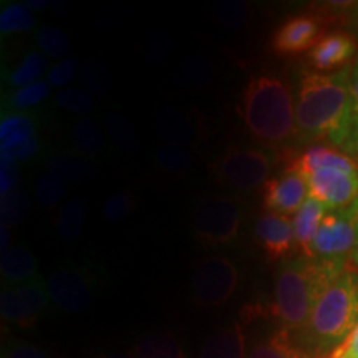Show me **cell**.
Wrapping results in <instances>:
<instances>
[{
    "instance_id": "obj_1",
    "label": "cell",
    "mask_w": 358,
    "mask_h": 358,
    "mask_svg": "<svg viewBox=\"0 0 358 358\" xmlns=\"http://www.w3.org/2000/svg\"><path fill=\"white\" fill-rule=\"evenodd\" d=\"M348 78L350 70L347 69L332 75L308 73L301 80L295 123L303 138H329L335 146L355 150Z\"/></svg>"
},
{
    "instance_id": "obj_2",
    "label": "cell",
    "mask_w": 358,
    "mask_h": 358,
    "mask_svg": "<svg viewBox=\"0 0 358 358\" xmlns=\"http://www.w3.org/2000/svg\"><path fill=\"white\" fill-rule=\"evenodd\" d=\"M348 262L322 259H285L275 277V294L272 313L280 329L290 334H302L310 319L312 308L327 285L345 271Z\"/></svg>"
},
{
    "instance_id": "obj_3",
    "label": "cell",
    "mask_w": 358,
    "mask_h": 358,
    "mask_svg": "<svg viewBox=\"0 0 358 358\" xmlns=\"http://www.w3.org/2000/svg\"><path fill=\"white\" fill-rule=\"evenodd\" d=\"M239 115L249 133L264 145H285L297 131L290 90L272 75H256L249 80L241 95Z\"/></svg>"
},
{
    "instance_id": "obj_4",
    "label": "cell",
    "mask_w": 358,
    "mask_h": 358,
    "mask_svg": "<svg viewBox=\"0 0 358 358\" xmlns=\"http://www.w3.org/2000/svg\"><path fill=\"white\" fill-rule=\"evenodd\" d=\"M358 324V275L348 266L327 285L312 308L303 337L317 352L337 347Z\"/></svg>"
},
{
    "instance_id": "obj_5",
    "label": "cell",
    "mask_w": 358,
    "mask_h": 358,
    "mask_svg": "<svg viewBox=\"0 0 358 358\" xmlns=\"http://www.w3.org/2000/svg\"><path fill=\"white\" fill-rule=\"evenodd\" d=\"M272 164V156L261 148L232 145L214 164V179L226 189L252 192L268 181Z\"/></svg>"
},
{
    "instance_id": "obj_6",
    "label": "cell",
    "mask_w": 358,
    "mask_h": 358,
    "mask_svg": "<svg viewBox=\"0 0 358 358\" xmlns=\"http://www.w3.org/2000/svg\"><path fill=\"white\" fill-rule=\"evenodd\" d=\"M243 204L229 196L204 198L192 213V231L203 248L231 244L239 234Z\"/></svg>"
},
{
    "instance_id": "obj_7",
    "label": "cell",
    "mask_w": 358,
    "mask_h": 358,
    "mask_svg": "<svg viewBox=\"0 0 358 358\" xmlns=\"http://www.w3.org/2000/svg\"><path fill=\"white\" fill-rule=\"evenodd\" d=\"M358 244V201L342 211L327 213L315 239L313 259L348 262Z\"/></svg>"
},
{
    "instance_id": "obj_8",
    "label": "cell",
    "mask_w": 358,
    "mask_h": 358,
    "mask_svg": "<svg viewBox=\"0 0 358 358\" xmlns=\"http://www.w3.org/2000/svg\"><path fill=\"white\" fill-rule=\"evenodd\" d=\"M239 274L236 264L224 256H211L198 262L191 280L192 302L199 307H217L236 292Z\"/></svg>"
},
{
    "instance_id": "obj_9",
    "label": "cell",
    "mask_w": 358,
    "mask_h": 358,
    "mask_svg": "<svg viewBox=\"0 0 358 358\" xmlns=\"http://www.w3.org/2000/svg\"><path fill=\"white\" fill-rule=\"evenodd\" d=\"M50 295L47 282L40 277L17 287H3L0 294V312L7 324L17 325L20 329H30L37 324L45 312Z\"/></svg>"
},
{
    "instance_id": "obj_10",
    "label": "cell",
    "mask_w": 358,
    "mask_h": 358,
    "mask_svg": "<svg viewBox=\"0 0 358 358\" xmlns=\"http://www.w3.org/2000/svg\"><path fill=\"white\" fill-rule=\"evenodd\" d=\"M308 198L317 199L330 211H342L358 201V173L324 169L306 178Z\"/></svg>"
},
{
    "instance_id": "obj_11",
    "label": "cell",
    "mask_w": 358,
    "mask_h": 358,
    "mask_svg": "<svg viewBox=\"0 0 358 358\" xmlns=\"http://www.w3.org/2000/svg\"><path fill=\"white\" fill-rule=\"evenodd\" d=\"M153 129L164 145L189 148L206 138V128L199 115L178 106H161L153 116Z\"/></svg>"
},
{
    "instance_id": "obj_12",
    "label": "cell",
    "mask_w": 358,
    "mask_h": 358,
    "mask_svg": "<svg viewBox=\"0 0 358 358\" xmlns=\"http://www.w3.org/2000/svg\"><path fill=\"white\" fill-rule=\"evenodd\" d=\"M47 289L50 301L66 313H82L92 303V285L88 277L73 266L55 268L48 275Z\"/></svg>"
},
{
    "instance_id": "obj_13",
    "label": "cell",
    "mask_w": 358,
    "mask_h": 358,
    "mask_svg": "<svg viewBox=\"0 0 358 358\" xmlns=\"http://www.w3.org/2000/svg\"><path fill=\"white\" fill-rule=\"evenodd\" d=\"M308 198L307 181L299 173L285 171L262 186V203L267 213L295 214Z\"/></svg>"
},
{
    "instance_id": "obj_14",
    "label": "cell",
    "mask_w": 358,
    "mask_h": 358,
    "mask_svg": "<svg viewBox=\"0 0 358 358\" xmlns=\"http://www.w3.org/2000/svg\"><path fill=\"white\" fill-rule=\"evenodd\" d=\"M322 24L313 15H295L282 24L272 35L271 47L279 55H297L319 42Z\"/></svg>"
},
{
    "instance_id": "obj_15",
    "label": "cell",
    "mask_w": 358,
    "mask_h": 358,
    "mask_svg": "<svg viewBox=\"0 0 358 358\" xmlns=\"http://www.w3.org/2000/svg\"><path fill=\"white\" fill-rule=\"evenodd\" d=\"M256 237L268 261H279L292 252L295 232L292 219L279 213H266L256 222Z\"/></svg>"
},
{
    "instance_id": "obj_16",
    "label": "cell",
    "mask_w": 358,
    "mask_h": 358,
    "mask_svg": "<svg viewBox=\"0 0 358 358\" xmlns=\"http://www.w3.org/2000/svg\"><path fill=\"white\" fill-rule=\"evenodd\" d=\"M289 171L299 173L306 179L312 173L324 171V169H337V171L347 173H358V164L353 161L350 156L337 150V148H330L324 145H315L307 148L301 156H297L290 166Z\"/></svg>"
},
{
    "instance_id": "obj_17",
    "label": "cell",
    "mask_w": 358,
    "mask_h": 358,
    "mask_svg": "<svg viewBox=\"0 0 358 358\" xmlns=\"http://www.w3.org/2000/svg\"><path fill=\"white\" fill-rule=\"evenodd\" d=\"M357 48L355 38L347 32H330L308 50V62L319 71H330L345 65Z\"/></svg>"
},
{
    "instance_id": "obj_18",
    "label": "cell",
    "mask_w": 358,
    "mask_h": 358,
    "mask_svg": "<svg viewBox=\"0 0 358 358\" xmlns=\"http://www.w3.org/2000/svg\"><path fill=\"white\" fill-rule=\"evenodd\" d=\"M329 209L317 199L307 198L302 208L294 214L292 224L295 232V244L301 250L302 257L313 259V239H315L317 231H319L322 221L327 216Z\"/></svg>"
},
{
    "instance_id": "obj_19",
    "label": "cell",
    "mask_w": 358,
    "mask_h": 358,
    "mask_svg": "<svg viewBox=\"0 0 358 358\" xmlns=\"http://www.w3.org/2000/svg\"><path fill=\"white\" fill-rule=\"evenodd\" d=\"M47 173L62 179L64 182H83L90 181L96 174V164L87 156L75 151H58L45 159Z\"/></svg>"
},
{
    "instance_id": "obj_20",
    "label": "cell",
    "mask_w": 358,
    "mask_h": 358,
    "mask_svg": "<svg viewBox=\"0 0 358 358\" xmlns=\"http://www.w3.org/2000/svg\"><path fill=\"white\" fill-rule=\"evenodd\" d=\"M0 272H2L3 284L7 287L27 284L34 280L37 275V259L29 249L22 245H10L3 250L0 257Z\"/></svg>"
},
{
    "instance_id": "obj_21",
    "label": "cell",
    "mask_w": 358,
    "mask_h": 358,
    "mask_svg": "<svg viewBox=\"0 0 358 358\" xmlns=\"http://www.w3.org/2000/svg\"><path fill=\"white\" fill-rule=\"evenodd\" d=\"M201 358H248L244 325L241 322H234L214 332L204 342Z\"/></svg>"
},
{
    "instance_id": "obj_22",
    "label": "cell",
    "mask_w": 358,
    "mask_h": 358,
    "mask_svg": "<svg viewBox=\"0 0 358 358\" xmlns=\"http://www.w3.org/2000/svg\"><path fill=\"white\" fill-rule=\"evenodd\" d=\"M294 334L285 329H277L266 338L254 343L248 352V358H312L308 348L299 345Z\"/></svg>"
},
{
    "instance_id": "obj_23",
    "label": "cell",
    "mask_w": 358,
    "mask_h": 358,
    "mask_svg": "<svg viewBox=\"0 0 358 358\" xmlns=\"http://www.w3.org/2000/svg\"><path fill=\"white\" fill-rule=\"evenodd\" d=\"M214 77V65L203 55L182 58L174 70V85L181 90H201L208 87Z\"/></svg>"
},
{
    "instance_id": "obj_24",
    "label": "cell",
    "mask_w": 358,
    "mask_h": 358,
    "mask_svg": "<svg viewBox=\"0 0 358 358\" xmlns=\"http://www.w3.org/2000/svg\"><path fill=\"white\" fill-rule=\"evenodd\" d=\"M37 138L34 116L27 113H8L0 123V151L12 150L22 143Z\"/></svg>"
},
{
    "instance_id": "obj_25",
    "label": "cell",
    "mask_w": 358,
    "mask_h": 358,
    "mask_svg": "<svg viewBox=\"0 0 358 358\" xmlns=\"http://www.w3.org/2000/svg\"><path fill=\"white\" fill-rule=\"evenodd\" d=\"M103 131L106 133L108 140L123 153L134 155L140 150V134H138L131 120L122 113L111 111V113L105 115V118H103Z\"/></svg>"
},
{
    "instance_id": "obj_26",
    "label": "cell",
    "mask_w": 358,
    "mask_h": 358,
    "mask_svg": "<svg viewBox=\"0 0 358 358\" xmlns=\"http://www.w3.org/2000/svg\"><path fill=\"white\" fill-rule=\"evenodd\" d=\"M87 213L88 206L83 198H70L65 201L58 211L55 222L58 237L66 243L78 239L87 224Z\"/></svg>"
},
{
    "instance_id": "obj_27",
    "label": "cell",
    "mask_w": 358,
    "mask_h": 358,
    "mask_svg": "<svg viewBox=\"0 0 358 358\" xmlns=\"http://www.w3.org/2000/svg\"><path fill=\"white\" fill-rule=\"evenodd\" d=\"M78 82L85 88V92L96 98H106L115 88L113 77H111L108 66L96 58H88V60L82 62L78 71Z\"/></svg>"
},
{
    "instance_id": "obj_28",
    "label": "cell",
    "mask_w": 358,
    "mask_h": 358,
    "mask_svg": "<svg viewBox=\"0 0 358 358\" xmlns=\"http://www.w3.org/2000/svg\"><path fill=\"white\" fill-rule=\"evenodd\" d=\"M71 141H73L77 153L87 156V158H96L105 151V136L103 131L96 127L95 122L88 118H82L71 127Z\"/></svg>"
},
{
    "instance_id": "obj_29",
    "label": "cell",
    "mask_w": 358,
    "mask_h": 358,
    "mask_svg": "<svg viewBox=\"0 0 358 358\" xmlns=\"http://www.w3.org/2000/svg\"><path fill=\"white\" fill-rule=\"evenodd\" d=\"M131 353L134 358H186L182 348L169 334L141 338Z\"/></svg>"
},
{
    "instance_id": "obj_30",
    "label": "cell",
    "mask_w": 358,
    "mask_h": 358,
    "mask_svg": "<svg viewBox=\"0 0 358 358\" xmlns=\"http://www.w3.org/2000/svg\"><path fill=\"white\" fill-rule=\"evenodd\" d=\"M155 163L168 174H185L194 168V155L191 150L173 145H161L155 153Z\"/></svg>"
},
{
    "instance_id": "obj_31",
    "label": "cell",
    "mask_w": 358,
    "mask_h": 358,
    "mask_svg": "<svg viewBox=\"0 0 358 358\" xmlns=\"http://www.w3.org/2000/svg\"><path fill=\"white\" fill-rule=\"evenodd\" d=\"M213 12L219 24L231 32H241L250 22V7L243 0H216Z\"/></svg>"
},
{
    "instance_id": "obj_32",
    "label": "cell",
    "mask_w": 358,
    "mask_h": 358,
    "mask_svg": "<svg viewBox=\"0 0 358 358\" xmlns=\"http://www.w3.org/2000/svg\"><path fill=\"white\" fill-rule=\"evenodd\" d=\"M66 185L62 179L45 171L40 174L34 185L35 204L42 209H53L60 206L66 198Z\"/></svg>"
},
{
    "instance_id": "obj_33",
    "label": "cell",
    "mask_w": 358,
    "mask_h": 358,
    "mask_svg": "<svg viewBox=\"0 0 358 358\" xmlns=\"http://www.w3.org/2000/svg\"><path fill=\"white\" fill-rule=\"evenodd\" d=\"M47 70V58L40 52H30L22 58V62L15 70L8 75L7 83L10 87L24 88L29 85H34L40 82V77Z\"/></svg>"
},
{
    "instance_id": "obj_34",
    "label": "cell",
    "mask_w": 358,
    "mask_h": 358,
    "mask_svg": "<svg viewBox=\"0 0 358 358\" xmlns=\"http://www.w3.org/2000/svg\"><path fill=\"white\" fill-rule=\"evenodd\" d=\"M48 95H50V83L47 80H40L29 87L13 90L10 95H7L3 105H7L8 113H20L22 110L40 105L43 100H47Z\"/></svg>"
},
{
    "instance_id": "obj_35",
    "label": "cell",
    "mask_w": 358,
    "mask_h": 358,
    "mask_svg": "<svg viewBox=\"0 0 358 358\" xmlns=\"http://www.w3.org/2000/svg\"><path fill=\"white\" fill-rule=\"evenodd\" d=\"M35 19L25 3L7 2L0 12V32L2 35L24 34L32 30Z\"/></svg>"
},
{
    "instance_id": "obj_36",
    "label": "cell",
    "mask_w": 358,
    "mask_h": 358,
    "mask_svg": "<svg viewBox=\"0 0 358 358\" xmlns=\"http://www.w3.org/2000/svg\"><path fill=\"white\" fill-rule=\"evenodd\" d=\"M35 42H37L40 53H43L48 58H53V60H65L71 48V40L69 35L53 25L42 27L35 35Z\"/></svg>"
},
{
    "instance_id": "obj_37",
    "label": "cell",
    "mask_w": 358,
    "mask_h": 358,
    "mask_svg": "<svg viewBox=\"0 0 358 358\" xmlns=\"http://www.w3.org/2000/svg\"><path fill=\"white\" fill-rule=\"evenodd\" d=\"M32 203L22 191H12L0 196V219L2 226L17 227L29 216Z\"/></svg>"
},
{
    "instance_id": "obj_38",
    "label": "cell",
    "mask_w": 358,
    "mask_h": 358,
    "mask_svg": "<svg viewBox=\"0 0 358 358\" xmlns=\"http://www.w3.org/2000/svg\"><path fill=\"white\" fill-rule=\"evenodd\" d=\"M55 103L70 113L87 118L95 111V100L80 88H64L55 95Z\"/></svg>"
},
{
    "instance_id": "obj_39",
    "label": "cell",
    "mask_w": 358,
    "mask_h": 358,
    "mask_svg": "<svg viewBox=\"0 0 358 358\" xmlns=\"http://www.w3.org/2000/svg\"><path fill=\"white\" fill-rule=\"evenodd\" d=\"M136 208V201L129 191H116L103 204V217L108 222H120Z\"/></svg>"
},
{
    "instance_id": "obj_40",
    "label": "cell",
    "mask_w": 358,
    "mask_h": 358,
    "mask_svg": "<svg viewBox=\"0 0 358 358\" xmlns=\"http://www.w3.org/2000/svg\"><path fill=\"white\" fill-rule=\"evenodd\" d=\"M173 45L168 35L164 34H151L145 45V57L146 62L153 66L164 65L171 55Z\"/></svg>"
},
{
    "instance_id": "obj_41",
    "label": "cell",
    "mask_w": 358,
    "mask_h": 358,
    "mask_svg": "<svg viewBox=\"0 0 358 358\" xmlns=\"http://www.w3.org/2000/svg\"><path fill=\"white\" fill-rule=\"evenodd\" d=\"M80 62L78 58L70 57L65 60L58 62L55 66H52V70L48 71L47 82L50 83V87H57L60 90L66 88V85H70L75 78H78L80 71Z\"/></svg>"
},
{
    "instance_id": "obj_42",
    "label": "cell",
    "mask_w": 358,
    "mask_h": 358,
    "mask_svg": "<svg viewBox=\"0 0 358 358\" xmlns=\"http://www.w3.org/2000/svg\"><path fill=\"white\" fill-rule=\"evenodd\" d=\"M40 150V141L38 138L35 140L25 141L22 145L12 148V150L0 151V163H22V161L32 159Z\"/></svg>"
},
{
    "instance_id": "obj_43",
    "label": "cell",
    "mask_w": 358,
    "mask_h": 358,
    "mask_svg": "<svg viewBox=\"0 0 358 358\" xmlns=\"http://www.w3.org/2000/svg\"><path fill=\"white\" fill-rule=\"evenodd\" d=\"M327 358H358V324L337 347L332 348Z\"/></svg>"
},
{
    "instance_id": "obj_44",
    "label": "cell",
    "mask_w": 358,
    "mask_h": 358,
    "mask_svg": "<svg viewBox=\"0 0 358 358\" xmlns=\"http://www.w3.org/2000/svg\"><path fill=\"white\" fill-rule=\"evenodd\" d=\"M6 358H50V357L35 345H30V343L15 340V342L8 343Z\"/></svg>"
},
{
    "instance_id": "obj_45",
    "label": "cell",
    "mask_w": 358,
    "mask_h": 358,
    "mask_svg": "<svg viewBox=\"0 0 358 358\" xmlns=\"http://www.w3.org/2000/svg\"><path fill=\"white\" fill-rule=\"evenodd\" d=\"M19 182V169L15 163H0V196L15 191Z\"/></svg>"
},
{
    "instance_id": "obj_46",
    "label": "cell",
    "mask_w": 358,
    "mask_h": 358,
    "mask_svg": "<svg viewBox=\"0 0 358 358\" xmlns=\"http://www.w3.org/2000/svg\"><path fill=\"white\" fill-rule=\"evenodd\" d=\"M348 88L352 96V118H353V143L358 146V62L350 69V78H348Z\"/></svg>"
},
{
    "instance_id": "obj_47",
    "label": "cell",
    "mask_w": 358,
    "mask_h": 358,
    "mask_svg": "<svg viewBox=\"0 0 358 358\" xmlns=\"http://www.w3.org/2000/svg\"><path fill=\"white\" fill-rule=\"evenodd\" d=\"M25 6L30 8V10H45L52 6V2L48 0H27Z\"/></svg>"
},
{
    "instance_id": "obj_48",
    "label": "cell",
    "mask_w": 358,
    "mask_h": 358,
    "mask_svg": "<svg viewBox=\"0 0 358 358\" xmlns=\"http://www.w3.org/2000/svg\"><path fill=\"white\" fill-rule=\"evenodd\" d=\"M0 237H2V241H0V249L7 250L8 248H10V232H8V229L6 226L0 227Z\"/></svg>"
},
{
    "instance_id": "obj_49",
    "label": "cell",
    "mask_w": 358,
    "mask_h": 358,
    "mask_svg": "<svg viewBox=\"0 0 358 358\" xmlns=\"http://www.w3.org/2000/svg\"><path fill=\"white\" fill-rule=\"evenodd\" d=\"M100 358H134L133 353H110V355H103Z\"/></svg>"
},
{
    "instance_id": "obj_50",
    "label": "cell",
    "mask_w": 358,
    "mask_h": 358,
    "mask_svg": "<svg viewBox=\"0 0 358 358\" xmlns=\"http://www.w3.org/2000/svg\"><path fill=\"white\" fill-rule=\"evenodd\" d=\"M353 259H355V262H357V266H358V244H357L355 252H353Z\"/></svg>"
},
{
    "instance_id": "obj_51",
    "label": "cell",
    "mask_w": 358,
    "mask_h": 358,
    "mask_svg": "<svg viewBox=\"0 0 358 358\" xmlns=\"http://www.w3.org/2000/svg\"><path fill=\"white\" fill-rule=\"evenodd\" d=\"M319 358H322V357H319Z\"/></svg>"
}]
</instances>
